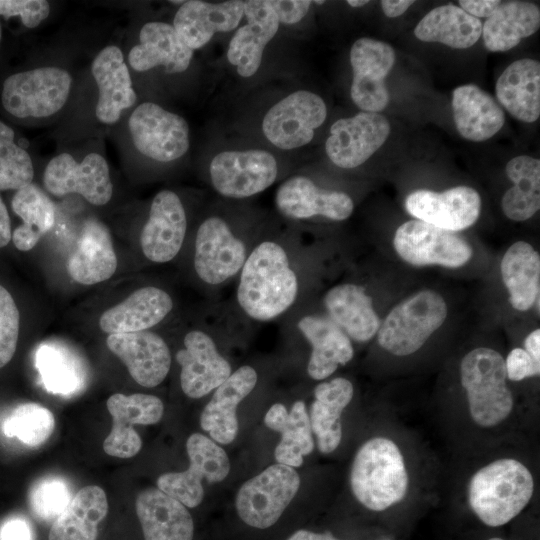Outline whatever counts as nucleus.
I'll use <instances>...</instances> for the list:
<instances>
[{
    "instance_id": "72a5a7b5",
    "label": "nucleus",
    "mask_w": 540,
    "mask_h": 540,
    "mask_svg": "<svg viewBox=\"0 0 540 540\" xmlns=\"http://www.w3.org/2000/svg\"><path fill=\"white\" fill-rule=\"evenodd\" d=\"M496 97L514 118L532 123L540 116V62L524 58L512 62L499 76Z\"/></svg>"
},
{
    "instance_id": "2f4dec72",
    "label": "nucleus",
    "mask_w": 540,
    "mask_h": 540,
    "mask_svg": "<svg viewBox=\"0 0 540 540\" xmlns=\"http://www.w3.org/2000/svg\"><path fill=\"white\" fill-rule=\"evenodd\" d=\"M323 302L328 317L350 339L367 342L377 334L380 319L364 287L354 283L335 285L325 293Z\"/></svg>"
},
{
    "instance_id": "ea45409f",
    "label": "nucleus",
    "mask_w": 540,
    "mask_h": 540,
    "mask_svg": "<svg viewBox=\"0 0 540 540\" xmlns=\"http://www.w3.org/2000/svg\"><path fill=\"white\" fill-rule=\"evenodd\" d=\"M481 34V20L453 4L430 10L414 28L417 39L423 42H438L454 49L473 46Z\"/></svg>"
},
{
    "instance_id": "58836bf2",
    "label": "nucleus",
    "mask_w": 540,
    "mask_h": 540,
    "mask_svg": "<svg viewBox=\"0 0 540 540\" xmlns=\"http://www.w3.org/2000/svg\"><path fill=\"white\" fill-rule=\"evenodd\" d=\"M500 271L514 309L527 311L540 300V255L532 245L513 243L502 257Z\"/></svg>"
},
{
    "instance_id": "473e14b6",
    "label": "nucleus",
    "mask_w": 540,
    "mask_h": 540,
    "mask_svg": "<svg viewBox=\"0 0 540 540\" xmlns=\"http://www.w3.org/2000/svg\"><path fill=\"white\" fill-rule=\"evenodd\" d=\"M452 111L459 134L473 142L490 139L505 123L499 103L475 84L461 85L453 90Z\"/></svg>"
},
{
    "instance_id": "603ef678",
    "label": "nucleus",
    "mask_w": 540,
    "mask_h": 540,
    "mask_svg": "<svg viewBox=\"0 0 540 540\" xmlns=\"http://www.w3.org/2000/svg\"><path fill=\"white\" fill-rule=\"evenodd\" d=\"M0 540H34L30 522L22 515H13L0 524Z\"/></svg>"
},
{
    "instance_id": "5fc2aeb1",
    "label": "nucleus",
    "mask_w": 540,
    "mask_h": 540,
    "mask_svg": "<svg viewBox=\"0 0 540 540\" xmlns=\"http://www.w3.org/2000/svg\"><path fill=\"white\" fill-rule=\"evenodd\" d=\"M414 3L413 0H383L380 2L383 13L389 18L401 16Z\"/></svg>"
},
{
    "instance_id": "412c9836",
    "label": "nucleus",
    "mask_w": 540,
    "mask_h": 540,
    "mask_svg": "<svg viewBox=\"0 0 540 540\" xmlns=\"http://www.w3.org/2000/svg\"><path fill=\"white\" fill-rule=\"evenodd\" d=\"M275 206L280 214L292 220L321 216L343 221L354 211V202L347 193L318 187L302 175L292 176L278 187Z\"/></svg>"
},
{
    "instance_id": "0e129e2a",
    "label": "nucleus",
    "mask_w": 540,
    "mask_h": 540,
    "mask_svg": "<svg viewBox=\"0 0 540 540\" xmlns=\"http://www.w3.org/2000/svg\"><path fill=\"white\" fill-rule=\"evenodd\" d=\"M1 36H2V29H1V25H0V40H1Z\"/></svg>"
},
{
    "instance_id": "bb28decb",
    "label": "nucleus",
    "mask_w": 540,
    "mask_h": 540,
    "mask_svg": "<svg viewBox=\"0 0 540 540\" xmlns=\"http://www.w3.org/2000/svg\"><path fill=\"white\" fill-rule=\"evenodd\" d=\"M193 51L178 36L174 27L162 21L144 24L139 33V43L128 54L130 67L144 72L156 67L170 74L188 69Z\"/></svg>"
},
{
    "instance_id": "e433bc0d",
    "label": "nucleus",
    "mask_w": 540,
    "mask_h": 540,
    "mask_svg": "<svg viewBox=\"0 0 540 540\" xmlns=\"http://www.w3.org/2000/svg\"><path fill=\"white\" fill-rule=\"evenodd\" d=\"M540 9L529 1L502 2L482 24L483 42L491 52H505L538 31Z\"/></svg>"
},
{
    "instance_id": "864d4df0",
    "label": "nucleus",
    "mask_w": 540,
    "mask_h": 540,
    "mask_svg": "<svg viewBox=\"0 0 540 540\" xmlns=\"http://www.w3.org/2000/svg\"><path fill=\"white\" fill-rule=\"evenodd\" d=\"M459 7L469 15L480 19L490 17L500 5L499 0H460Z\"/></svg>"
},
{
    "instance_id": "cd10ccee",
    "label": "nucleus",
    "mask_w": 540,
    "mask_h": 540,
    "mask_svg": "<svg viewBox=\"0 0 540 540\" xmlns=\"http://www.w3.org/2000/svg\"><path fill=\"white\" fill-rule=\"evenodd\" d=\"M297 327L311 346L307 373L313 380L328 378L340 365L352 360L351 339L328 316L304 315Z\"/></svg>"
},
{
    "instance_id": "052dcab7",
    "label": "nucleus",
    "mask_w": 540,
    "mask_h": 540,
    "mask_svg": "<svg viewBox=\"0 0 540 540\" xmlns=\"http://www.w3.org/2000/svg\"><path fill=\"white\" fill-rule=\"evenodd\" d=\"M169 2L172 4H180L181 6L185 1L180 0V1H169Z\"/></svg>"
},
{
    "instance_id": "e2e57ef3",
    "label": "nucleus",
    "mask_w": 540,
    "mask_h": 540,
    "mask_svg": "<svg viewBox=\"0 0 540 540\" xmlns=\"http://www.w3.org/2000/svg\"><path fill=\"white\" fill-rule=\"evenodd\" d=\"M488 540H503V539L494 537V538H490V539H488Z\"/></svg>"
},
{
    "instance_id": "f8f14e48",
    "label": "nucleus",
    "mask_w": 540,
    "mask_h": 540,
    "mask_svg": "<svg viewBox=\"0 0 540 540\" xmlns=\"http://www.w3.org/2000/svg\"><path fill=\"white\" fill-rule=\"evenodd\" d=\"M209 175L221 196L243 199L269 188L277 179L278 164L271 153L261 149L223 151L212 158Z\"/></svg>"
},
{
    "instance_id": "9d476101",
    "label": "nucleus",
    "mask_w": 540,
    "mask_h": 540,
    "mask_svg": "<svg viewBox=\"0 0 540 540\" xmlns=\"http://www.w3.org/2000/svg\"><path fill=\"white\" fill-rule=\"evenodd\" d=\"M128 128L135 148L157 162L175 161L190 146L187 121L153 102H143L133 110Z\"/></svg>"
},
{
    "instance_id": "09e8293b",
    "label": "nucleus",
    "mask_w": 540,
    "mask_h": 540,
    "mask_svg": "<svg viewBox=\"0 0 540 540\" xmlns=\"http://www.w3.org/2000/svg\"><path fill=\"white\" fill-rule=\"evenodd\" d=\"M49 14L50 4L46 0H0V15L18 16L27 28L37 27Z\"/></svg>"
},
{
    "instance_id": "3c124183",
    "label": "nucleus",
    "mask_w": 540,
    "mask_h": 540,
    "mask_svg": "<svg viewBox=\"0 0 540 540\" xmlns=\"http://www.w3.org/2000/svg\"><path fill=\"white\" fill-rule=\"evenodd\" d=\"M280 23L295 24L308 13L312 1L309 0H269Z\"/></svg>"
},
{
    "instance_id": "6ab92c4d",
    "label": "nucleus",
    "mask_w": 540,
    "mask_h": 540,
    "mask_svg": "<svg viewBox=\"0 0 540 540\" xmlns=\"http://www.w3.org/2000/svg\"><path fill=\"white\" fill-rule=\"evenodd\" d=\"M106 404L113 425L103 442L105 453L123 459L135 456L141 450L142 440L133 425H152L159 422L164 413L162 400L150 394L115 393L107 399Z\"/></svg>"
},
{
    "instance_id": "6e6d98bb",
    "label": "nucleus",
    "mask_w": 540,
    "mask_h": 540,
    "mask_svg": "<svg viewBox=\"0 0 540 540\" xmlns=\"http://www.w3.org/2000/svg\"><path fill=\"white\" fill-rule=\"evenodd\" d=\"M11 238L10 217L0 196V248L5 247L10 242Z\"/></svg>"
},
{
    "instance_id": "b1692460",
    "label": "nucleus",
    "mask_w": 540,
    "mask_h": 540,
    "mask_svg": "<svg viewBox=\"0 0 540 540\" xmlns=\"http://www.w3.org/2000/svg\"><path fill=\"white\" fill-rule=\"evenodd\" d=\"M257 371L243 365L219 385L200 415V426L216 443L227 445L238 433L237 407L254 390Z\"/></svg>"
},
{
    "instance_id": "79ce46f5",
    "label": "nucleus",
    "mask_w": 540,
    "mask_h": 540,
    "mask_svg": "<svg viewBox=\"0 0 540 540\" xmlns=\"http://www.w3.org/2000/svg\"><path fill=\"white\" fill-rule=\"evenodd\" d=\"M12 209L23 223L12 233V241L20 251L31 250L54 225L55 207L37 185L31 183L16 191Z\"/></svg>"
},
{
    "instance_id": "a19ab883",
    "label": "nucleus",
    "mask_w": 540,
    "mask_h": 540,
    "mask_svg": "<svg viewBox=\"0 0 540 540\" xmlns=\"http://www.w3.org/2000/svg\"><path fill=\"white\" fill-rule=\"evenodd\" d=\"M514 185L501 199L504 215L513 221H526L540 209V160L528 155L513 157L506 165Z\"/></svg>"
},
{
    "instance_id": "393cba45",
    "label": "nucleus",
    "mask_w": 540,
    "mask_h": 540,
    "mask_svg": "<svg viewBox=\"0 0 540 540\" xmlns=\"http://www.w3.org/2000/svg\"><path fill=\"white\" fill-rule=\"evenodd\" d=\"M243 16L241 0L219 3L190 0L179 7L172 26L183 43L194 51L206 45L216 33L237 28Z\"/></svg>"
},
{
    "instance_id": "4468645a",
    "label": "nucleus",
    "mask_w": 540,
    "mask_h": 540,
    "mask_svg": "<svg viewBox=\"0 0 540 540\" xmlns=\"http://www.w3.org/2000/svg\"><path fill=\"white\" fill-rule=\"evenodd\" d=\"M43 184L56 197L76 193L96 206L107 204L113 194L108 163L98 153L86 155L81 162L68 153L53 157L44 170Z\"/></svg>"
},
{
    "instance_id": "37998d69",
    "label": "nucleus",
    "mask_w": 540,
    "mask_h": 540,
    "mask_svg": "<svg viewBox=\"0 0 540 540\" xmlns=\"http://www.w3.org/2000/svg\"><path fill=\"white\" fill-rule=\"evenodd\" d=\"M35 365L44 388L50 393L70 396L85 385L86 375L80 359L60 344H41L35 354Z\"/></svg>"
},
{
    "instance_id": "f257e3e1",
    "label": "nucleus",
    "mask_w": 540,
    "mask_h": 540,
    "mask_svg": "<svg viewBox=\"0 0 540 540\" xmlns=\"http://www.w3.org/2000/svg\"><path fill=\"white\" fill-rule=\"evenodd\" d=\"M300 283L288 249L273 239L253 246L238 274L236 302L251 320L269 322L296 303Z\"/></svg>"
},
{
    "instance_id": "aec40b11",
    "label": "nucleus",
    "mask_w": 540,
    "mask_h": 540,
    "mask_svg": "<svg viewBox=\"0 0 540 540\" xmlns=\"http://www.w3.org/2000/svg\"><path fill=\"white\" fill-rule=\"evenodd\" d=\"M186 231L187 216L180 197L168 189L159 191L140 235L144 256L154 263L173 260L182 248Z\"/></svg>"
},
{
    "instance_id": "c03bdc74",
    "label": "nucleus",
    "mask_w": 540,
    "mask_h": 540,
    "mask_svg": "<svg viewBox=\"0 0 540 540\" xmlns=\"http://www.w3.org/2000/svg\"><path fill=\"white\" fill-rule=\"evenodd\" d=\"M54 427V415L48 408L38 403H24L4 419L2 431L9 438L16 437L27 446L37 447L51 436Z\"/></svg>"
},
{
    "instance_id": "f704fd0d",
    "label": "nucleus",
    "mask_w": 540,
    "mask_h": 540,
    "mask_svg": "<svg viewBox=\"0 0 540 540\" xmlns=\"http://www.w3.org/2000/svg\"><path fill=\"white\" fill-rule=\"evenodd\" d=\"M354 394L352 383L343 377L319 383L314 388V401L309 420L321 453L336 450L342 439L341 414Z\"/></svg>"
},
{
    "instance_id": "c756f323",
    "label": "nucleus",
    "mask_w": 540,
    "mask_h": 540,
    "mask_svg": "<svg viewBox=\"0 0 540 540\" xmlns=\"http://www.w3.org/2000/svg\"><path fill=\"white\" fill-rule=\"evenodd\" d=\"M135 507L145 540H193L194 522L187 507L160 489L140 492Z\"/></svg>"
},
{
    "instance_id": "c85d7f7f",
    "label": "nucleus",
    "mask_w": 540,
    "mask_h": 540,
    "mask_svg": "<svg viewBox=\"0 0 540 540\" xmlns=\"http://www.w3.org/2000/svg\"><path fill=\"white\" fill-rule=\"evenodd\" d=\"M66 267L72 279L83 285L103 282L115 273L117 256L104 223L96 218L84 222Z\"/></svg>"
},
{
    "instance_id": "5701e85b",
    "label": "nucleus",
    "mask_w": 540,
    "mask_h": 540,
    "mask_svg": "<svg viewBox=\"0 0 540 540\" xmlns=\"http://www.w3.org/2000/svg\"><path fill=\"white\" fill-rule=\"evenodd\" d=\"M244 16L247 23L229 41L227 59L240 76L247 78L258 71L264 49L280 22L269 0L244 1Z\"/></svg>"
},
{
    "instance_id": "4c0bfd02",
    "label": "nucleus",
    "mask_w": 540,
    "mask_h": 540,
    "mask_svg": "<svg viewBox=\"0 0 540 540\" xmlns=\"http://www.w3.org/2000/svg\"><path fill=\"white\" fill-rule=\"evenodd\" d=\"M107 513L104 490L96 485L83 487L54 520L48 540H95L98 525Z\"/></svg>"
},
{
    "instance_id": "20e7f679",
    "label": "nucleus",
    "mask_w": 540,
    "mask_h": 540,
    "mask_svg": "<svg viewBox=\"0 0 540 540\" xmlns=\"http://www.w3.org/2000/svg\"><path fill=\"white\" fill-rule=\"evenodd\" d=\"M460 375L476 424L493 427L508 417L513 395L506 384L505 360L499 352L486 347L471 350L461 361Z\"/></svg>"
},
{
    "instance_id": "1a4fd4ad",
    "label": "nucleus",
    "mask_w": 540,
    "mask_h": 540,
    "mask_svg": "<svg viewBox=\"0 0 540 540\" xmlns=\"http://www.w3.org/2000/svg\"><path fill=\"white\" fill-rule=\"evenodd\" d=\"M189 467L182 472H168L157 479V488L188 508H195L204 498L202 481L209 484L223 481L230 471L225 450L211 438L191 434L186 442Z\"/></svg>"
},
{
    "instance_id": "39448f33",
    "label": "nucleus",
    "mask_w": 540,
    "mask_h": 540,
    "mask_svg": "<svg viewBox=\"0 0 540 540\" xmlns=\"http://www.w3.org/2000/svg\"><path fill=\"white\" fill-rule=\"evenodd\" d=\"M447 314L446 301L438 292L419 291L388 313L378 329V343L393 355H411L442 326Z\"/></svg>"
},
{
    "instance_id": "de8ad7c7",
    "label": "nucleus",
    "mask_w": 540,
    "mask_h": 540,
    "mask_svg": "<svg viewBox=\"0 0 540 540\" xmlns=\"http://www.w3.org/2000/svg\"><path fill=\"white\" fill-rule=\"evenodd\" d=\"M20 315L11 294L0 285V368L15 354L19 336Z\"/></svg>"
},
{
    "instance_id": "423d86ee",
    "label": "nucleus",
    "mask_w": 540,
    "mask_h": 540,
    "mask_svg": "<svg viewBox=\"0 0 540 540\" xmlns=\"http://www.w3.org/2000/svg\"><path fill=\"white\" fill-rule=\"evenodd\" d=\"M72 78L60 67H39L10 75L3 83L4 109L18 118L54 115L68 100Z\"/></svg>"
},
{
    "instance_id": "a211bd4d",
    "label": "nucleus",
    "mask_w": 540,
    "mask_h": 540,
    "mask_svg": "<svg viewBox=\"0 0 540 540\" xmlns=\"http://www.w3.org/2000/svg\"><path fill=\"white\" fill-rule=\"evenodd\" d=\"M405 208L417 220L457 232L476 223L481 212V197L469 186L443 192L420 189L406 197Z\"/></svg>"
},
{
    "instance_id": "dca6fc26",
    "label": "nucleus",
    "mask_w": 540,
    "mask_h": 540,
    "mask_svg": "<svg viewBox=\"0 0 540 540\" xmlns=\"http://www.w3.org/2000/svg\"><path fill=\"white\" fill-rule=\"evenodd\" d=\"M390 132V123L384 115L361 111L332 124L325 151L334 165L353 169L378 151Z\"/></svg>"
},
{
    "instance_id": "4d7b16f0",
    "label": "nucleus",
    "mask_w": 540,
    "mask_h": 540,
    "mask_svg": "<svg viewBox=\"0 0 540 540\" xmlns=\"http://www.w3.org/2000/svg\"><path fill=\"white\" fill-rule=\"evenodd\" d=\"M525 351L540 363V329L537 328L528 334L524 341Z\"/></svg>"
},
{
    "instance_id": "2eb2a0df",
    "label": "nucleus",
    "mask_w": 540,
    "mask_h": 540,
    "mask_svg": "<svg viewBox=\"0 0 540 540\" xmlns=\"http://www.w3.org/2000/svg\"><path fill=\"white\" fill-rule=\"evenodd\" d=\"M394 63L395 51L386 42L361 37L352 44L350 96L362 111L379 113L387 107L390 95L385 79Z\"/></svg>"
},
{
    "instance_id": "8fccbe9b",
    "label": "nucleus",
    "mask_w": 540,
    "mask_h": 540,
    "mask_svg": "<svg viewBox=\"0 0 540 540\" xmlns=\"http://www.w3.org/2000/svg\"><path fill=\"white\" fill-rule=\"evenodd\" d=\"M506 376L511 381H521L540 374V363L524 349L514 348L505 360Z\"/></svg>"
},
{
    "instance_id": "0eeeda50",
    "label": "nucleus",
    "mask_w": 540,
    "mask_h": 540,
    "mask_svg": "<svg viewBox=\"0 0 540 540\" xmlns=\"http://www.w3.org/2000/svg\"><path fill=\"white\" fill-rule=\"evenodd\" d=\"M252 247L220 216H209L199 225L193 266L204 284L218 287L238 276Z\"/></svg>"
},
{
    "instance_id": "6e6552de",
    "label": "nucleus",
    "mask_w": 540,
    "mask_h": 540,
    "mask_svg": "<svg viewBox=\"0 0 540 540\" xmlns=\"http://www.w3.org/2000/svg\"><path fill=\"white\" fill-rule=\"evenodd\" d=\"M300 483V476L293 467L273 464L239 488L235 498L237 514L251 527L269 528L294 499Z\"/></svg>"
},
{
    "instance_id": "f3484780",
    "label": "nucleus",
    "mask_w": 540,
    "mask_h": 540,
    "mask_svg": "<svg viewBox=\"0 0 540 540\" xmlns=\"http://www.w3.org/2000/svg\"><path fill=\"white\" fill-rule=\"evenodd\" d=\"M176 361L181 368V389L192 399L208 395L233 372L213 337L200 329L186 333L183 348L176 353Z\"/></svg>"
},
{
    "instance_id": "7c9ffc66",
    "label": "nucleus",
    "mask_w": 540,
    "mask_h": 540,
    "mask_svg": "<svg viewBox=\"0 0 540 540\" xmlns=\"http://www.w3.org/2000/svg\"><path fill=\"white\" fill-rule=\"evenodd\" d=\"M172 297L156 286L137 289L99 319L102 331L109 334L146 331L159 324L173 309Z\"/></svg>"
},
{
    "instance_id": "ddd939ff",
    "label": "nucleus",
    "mask_w": 540,
    "mask_h": 540,
    "mask_svg": "<svg viewBox=\"0 0 540 540\" xmlns=\"http://www.w3.org/2000/svg\"><path fill=\"white\" fill-rule=\"evenodd\" d=\"M397 254L414 266H464L473 256L470 244L456 232L447 231L420 220L400 225L393 238Z\"/></svg>"
},
{
    "instance_id": "13d9d810",
    "label": "nucleus",
    "mask_w": 540,
    "mask_h": 540,
    "mask_svg": "<svg viewBox=\"0 0 540 540\" xmlns=\"http://www.w3.org/2000/svg\"><path fill=\"white\" fill-rule=\"evenodd\" d=\"M287 540H339L331 533H315L308 530H298L293 533Z\"/></svg>"
},
{
    "instance_id": "a878e982",
    "label": "nucleus",
    "mask_w": 540,
    "mask_h": 540,
    "mask_svg": "<svg viewBox=\"0 0 540 540\" xmlns=\"http://www.w3.org/2000/svg\"><path fill=\"white\" fill-rule=\"evenodd\" d=\"M91 72L98 87L96 117L104 124H114L122 111L137 100L120 48L115 45L103 48L94 58Z\"/></svg>"
},
{
    "instance_id": "4be33fe9",
    "label": "nucleus",
    "mask_w": 540,
    "mask_h": 540,
    "mask_svg": "<svg viewBox=\"0 0 540 540\" xmlns=\"http://www.w3.org/2000/svg\"><path fill=\"white\" fill-rule=\"evenodd\" d=\"M106 344L126 365L134 381L143 387L158 386L170 371V349L157 333L146 330L109 334Z\"/></svg>"
},
{
    "instance_id": "a18cd8bd",
    "label": "nucleus",
    "mask_w": 540,
    "mask_h": 540,
    "mask_svg": "<svg viewBox=\"0 0 540 540\" xmlns=\"http://www.w3.org/2000/svg\"><path fill=\"white\" fill-rule=\"evenodd\" d=\"M30 155L14 141V131L0 121V190H19L32 183Z\"/></svg>"
},
{
    "instance_id": "bf43d9fd",
    "label": "nucleus",
    "mask_w": 540,
    "mask_h": 540,
    "mask_svg": "<svg viewBox=\"0 0 540 540\" xmlns=\"http://www.w3.org/2000/svg\"><path fill=\"white\" fill-rule=\"evenodd\" d=\"M368 3H369V1H367V0H349V1H347V4L350 5L351 7H354V8L363 7Z\"/></svg>"
},
{
    "instance_id": "49530a36",
    "label": "nucleus",
    "mask_w": 540,
    "mask_h": 540,
    "mask_svg": "<svg viewBox=\"0 0 540 540\" xmlns=\"http://www.w3.org/2000/svg\"><path fill=\"white\" fill-rule=\"evenodd\" d=\"M72 499L71 489L60 477H47L38 481L30 491L29 503L33 513L40 519L55 520Z\"/></svg>"
},
{
    "instance_id": "f03ea898",
    "label": "nucleus",
    "mask_w": 540,
    "mask_h": 540,
    "mask_svg": "<svg viewBox=\"0 0 540 540\" xmlns=\"http://www.w3.org/2000/svg\"><path fill=\"white\" fill-rule=\"evenodd\" d=\"M534 480L528 468L515 459H499L471 478L470 507L487 526L499 527L515 518L529 503Z\"/></svg>"
},
{
    "instance_id": "680f3d73",
    "label": "nucleus",
    "mask_w": 540,
    "mask_h": 540,
    "mask_svg": "<svg viewBox=\"0 0 540 540\" xmlns=\"http://www.w3.org/2000/svg\"><path fill=\"white\" fill-rule=\"evenodd\" d=\"M324 2H325V1H314V2H312V3H316V4L321 5V4H323Z\"/></svg>"
},
{
    "instance_id": "9b49d317",
    "label": "nucleus",
    "mask_w": 540,
    "mask_h": 540,
    "mask_svg": "<svg viewBox=\"0 0 540 540\" xmlns=\"http://www.w3.org/2000/svg\"><path fill=\"white\" fill-rule=\"evenodd\" d=\"M327 106L314 92L290 93L265 114L262 131L267 140L282 150H292L310 143L315 130L326 120Z\"/></svg>"
},
{
    "instance_id": "c9c22d12",
    "label": "nucleus",
    "mask_w": 540,
    "mask_h": 540,
    "mask_svg": "<svg viewBox=\"0 0 540 540\" xmlns=\"http://www.w3.org/2000/svg\"><path fill=\"white\" fill-rule=\"evenodd\" d=\"M264 424L281 434L274 457L277 463L296 468L314 449V440L306 404L297 400L290 411L282 403L273 404L264 416Z\"/></svg>"
},
{
    "instance_id": "7ed1b4c3",
    "label": "nucleus",
    "mask_w": 540,
    "mask_h": 540,
    "mask_svg": "<svg viewBox=\"0 0 540 540\" xmlns=\"http://www.w3.org/2000/svg\"><path fill=\"white\" fill-rule=\"evenodd\" d=\"M403 456L390 439L375 437L357 451L350 472L356 499L372 511H383L401 501L408 489Z\"/></svg>"
}]
</instances>
